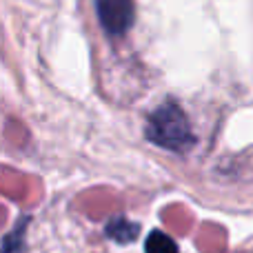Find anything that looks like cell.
I'll list each match as a JSON object with an SVG mask.
<instances>
[{
    "mask_svg": "<svg viewBox=\"0 0 253 253\" xmlns=\"http://www.w3.org/2000/svg\"><path fill=\"white\" fill-rule=\"evenodd\" d=\"M144 133H147L149 142L158 144V147L167 149V151H178V153L191 149L193 142H196L187 116L175 102H165V105L158 107L149 116Z\"/></svg>",
    "mask_w": 253,
    "mask_h": 253,
    "instance_id": "6da1fadb",
    "label": "cell"
},
{
    "mask_svg": "<svg viewBox=\"0 0 253 253\" xmlns=\"http://www.w3.org/2000/svg\"><path fill=\"white\" fill-rule=\"evenodd\" d=\"M98 18L109 36H123L133 25V0H96Z\"/></svg>",
    "mask_w": 253,
    "mask_h": 253,
    "instance_id": "7a4b0ae2",
    "label": "cell"
},
{
    "mask_svg": "<svg viewBox=\"0 0 253 253\" xmlns=\"http://www.w3.org/2000/svg\"><path fill=\"white\" fill-rule=\"evenodd\" d=\"M105 233L111 238V240L120 242V245H129L138 238L140 233V224L138 222H131L126 218H111L105 227Z\"/></svg>",
    "mask_w": 253,
    "mask_h": 253,
    "instance_id": "3957f363",
    "label": "cell"
},
{
    "mask_svg": "<svg viewBox=\"0 0 253 253\" xmlns=\"http://www.w3.org/2000/svg\"><path fill=\"white\" fill-rule=\"evenodd\" d=\"M144 253H178V245L167 233L151 231L144 240Z\"/></svg>",
    "mask_w": 253,
    "mask_h": 253,
    "instance_id": "277c9868",
    "label": "cell"
}]
</instances>
